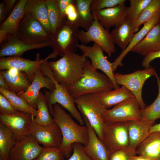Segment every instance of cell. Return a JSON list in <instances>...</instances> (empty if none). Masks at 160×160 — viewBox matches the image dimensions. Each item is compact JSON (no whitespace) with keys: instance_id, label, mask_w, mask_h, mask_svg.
<instances>
[{"instance_id":"28","label":"cell","mask_w":160,"mask_h":160,"mask_svg":"<svg viewBox=\"0 0 160 160\" xmlns=\"http://www.w3.org/2000/svg\"><path fill=\"white\" fill-rule=\"evenodd\" d=\"M134 24L128 18L115 27L110 33L114 43L124 51L131 41L134 34Z\"/></svg>"},{"instance_id":"36","label":"cell","mask_w":160,"mask_h":160,"mask_svg":"<svg viewBox=\"0 0 160 160\" xmlns=\"http://www.w3.org/2000/svg\"><path fill=\"white\" fill-rule=\"evenodd\" d=\"M48 17L53 34L62 21L57 0H46Z\"/></svg>"},{"instance_id":"21","label":"cell","mask_w":160,"mask_h":160,"mask_svg":"<svg viewBox=\"0 0 160 160\" xmlns=\"http://www.w3.org/2000/svg\"><path fill=\"white\" fill-rule=\"evenodd\" d=\"M89 132L87 145L84 146L86 154L93 160H108V153L87 118L82 115Z\"/></svg>"},{"instance_id":"33","label":"cell","mask_w":160,"mask_h":160,"mask_svg":"<svg viewBox=\"0 0 160 160\" xmlns=\"http://www.w3.org/2000/svg\"><path fill=\"white\" fill-rule=\"evenodd\" d=\"M0 92L8 100L17 111L28 113L34 118L37 114V110L30 106L23 98L9 90L0 87Z\"/></svg>"},{"instance_id":"9","label":"cell","mask_w":160,"mask_h":160,"mask_svg":"<svg viewBox=\"0 0 160 160\" xmlns=\"http://www.w3.org/2000/svg\"><path fill=\"white\" fill-rule=\"evenodd\" d=\"M100 140L108 153L129 146L127 122H104Z\"/></svg>"},{"instance_id":"1","label":"cell","mask_w":160,"mask_h":160,"mask_svg":"<svg viewBox=\"0 0 160 160\" xmlns=\"http://www.w3.org/2000/svg\"><path fill=\"white\" fill-rule=\"evenodd\" d=\"M50 114L62 132L63 141L59 148L65 157L69 158L73 151L74 143H79L84 146L87 144L89 139L88 128L86 125L76 123L58 103L53 105Z\"/></svg>"},{"instance_id":"18","label":"cell","mask_w":160,"mask_h":160,"mask_svg":"<svg viewBox=\"0 0 160 160\" xmlns=\"http://www.w3.org/2000/svg\"><path fill=\"white\" fill-rule=\"evenodd\" d=\"M44 88L53 91L55 87L53 81L48 77L45 76L39 68L36 70L34 79L27 89L25 92L17 94L30 106L37 109L36 101L40 90Z\"/></svg>"},{"instance_id":"42","label":"cell","mask_w":160,"mask_h":160,"mask_svg":"<svg viewBox=\"0 0 160 160\" xmlns=\"http://www.w3.org/2000/svg\"><path fill=\"white\" fill-rule=\"evenodd\" d=\"M19 111L14 107L7 98L0 93V114L12 115Z\"/></svg>"},{"instance_id":"10","label":"cell","mask_w":160,"mask_h":160,"mask_svg":"<svg viewBox=\"0 0 160 160\" xmlns=\"http://www.w3.org/2000/svg\"><path fill=\"white\" fill-rule=\"evenodd\" d=\"M78 35L81 44H85L93 41L99 45L109 57L115 52V44L109 31L95 18L88 30H79Z\"/></svg>"},{"instance_id":"46","label":"cell","mask_w":160,"mask_h":160,"mask_svg":"<svg viewBox=\"0 0 160 160\" xmlns=\"http://www.w3.org/2000/svg\"><path fill=\"white\" fill-rule=\"evenodd\" d=\"M5 11L6 15L10 14L12 12L13 6L17 1L16 0H5Z\"/></svg>"},{"instance_id":"16","label":"cell","mask_w":160,"mask_h":160,"mask_svg":"<svg viewBox=\"0 0 160 160\" xmlns=\"http://www.w3.org/2000/svg\"><path fill=\"white\" fill-rule=\"evenodd\" d=\"M43 147L31 135L17 139L9 153V160H33Z\"/></svg>"},{"instance_id":"47","label":"cell","mask_w":160,"mask_h":160,"mask_svg":"<svg viewBox=\"0 0 160 160\" xmlns=\"http://www.w3.org/2000/svg\"><path fill=\"white\" fill-rule=\"evenodd\" d=\"M5 3L1 2L0 4V22H3L6 17L5 11Z\"/></svg>"},{"instance_id":"44","label":"cell","mask_w":160,"mask_h":160,"mask_svg":"<svg viewBox=\"0 0 160 160\" xmlns=\"http://www.w3.org/2000/svg\"><path fill=\"white\" fill-rule=\"evenodd\" d=\"M160 58V50L151 52L145 56L141 63L142 66L145 68L151 67V62L155 59Z\"/></svg>"},{"instance_id":"4","label":"cell","mask_w":160,"mask_h":160,"mask_svg":"<svg viewBox=\"0 0 160 160\" xmlns=\"http://www.w3.org/2000/svg\"><path fill=\"white\" fill-rule=\"evenodd\" d=\"M79 30L66 18L62 21L52 34L50 47L53 50L50 54L51 58H55L58 55L62 57L68 53L75 52L79 41L78 35Z\"/></svg>"},{"instance_id":"31","label":"cell","mask_w":160,"mask_h":160,"mask_svg":"<svg viewBox=\"0 0 160 160\" xmlns=\"http://www.w3.org/2000/svg\"><path fill=\"white\" fill-rule=\"evenodd\" d=\"M17 138L5 125L0 122V157L3 160H9L10 151Z\"/></svg>"},{"instance_id":"20","label":"cell","mask_w":160,"mask_h":160,"mask_svg":"<svg viewBox=\"0 0 160 160\" xmlns=\"http://www.w3.org/2000/svg\"><path fill=\"white\" fill-rule=\"evenodd\" d=\"M27 0H20L8 17L1 24L0 44L16 34L19 24L25 15L24 8Z\"/></svg>"},{"instance_id":"49","label":"cell","mask_w":160,"mask_h":160,"mask_svg":"<svg viewBox=\"0 0 160 160\" xmlns=\"http://www.w3.org/2000/svg\"><path fill=\"white\" fill-rule=\"evenodd\" d=\"M132 160H154L148 157L142 156H135L133 158Z\"/></svg>"},{"instance_id":"34","label":"cell","mask_w":160,"mask_h":160,"mask_svg":"<svg viewBox=\"0 0 160 160\" xmlns=\"http://www.w3.org/2000/svg\"><path fill=\"white\" fill-rule=\"evenodd\" d=\"M155 76L158 88L157 97L151 104L146 106L143 109H140L141 118L153 122L160 119V79L157 74Z\"/></svg>"},{"instance_id":"35","label":"cell","mask_w":160,"mask_h":160,"mask_svg":"<svg viewBox=\"0 0 160 160\" xmlns=\"http://www.w3.org/2000/svg\"><path fill=\"white\" fill-rule=\"evenodd\" d=\"M159 12L160 0H152L134 23V33L138 31L142 24L151 20Z\"/></svg>"},{"instance_id":"27","label":"cell","mask_w":160,"mask_h":160,"mask_svg":"<svg viewBox=\"0 0 160 160\" xmlns=\"http://www.w3.org/2000/svg\"><path fill=\"white\" fill-rule=\"evenodd\" d=\"M135 154L160 160V131L150 133L137 147Z\"/></svg>"},{"instance_id":"41","label":"cell","mask_w":160,"mask_h":160,"mask_svg":"<svg viewBox=\"0 0 160 160\" xmlns=\"http://www.w3.org/2000/svg\"><path fill=\"white\" fill-rule=\"evenodd\" d=\"M84 146L79 143H74L73 154L67 160H93L85 152Z\"/></svg>"},{"instance_id":"37","label":"cell","mask_w":160,"mask_h":160,"mask_svg":"<svg viewBox=\"0 0 160 160\" xmlns=\"http://www.w3.org/2000/svg\"><path fill=\"white\" fill-rule=\"evenodd\" d=\"M152 0H129L128 18L134 23L139 15Z\"/></svg>"},{"instance_id":"29","label":"cell","mask_w":160,"mask_h":160,"mask_svg":"<svg viewBox=\"0 0 160 160\" xmlns=\"http://www.w3.org/2000/svg\"><path fill=\"white\" fill-rule=\"evenodd\" d=\"M24 10L25 14H31L47 31L51 33L46 0H27Z\"/></svg>"},{"instance_id":"17","label":"cell","mask_w":160,"mask_h":160,"mask_svg":"<svg viewBox=\"0 0 160 160\" xmlns=\"http://www.w3.org/2000/svg\"><path fill=\"white\" fill-rule=\"evenodd\" d=\"M129 12V7L124 4L92 12L94 18L108 30L111 27H115L127 19Z\"/></svg>"},{"instance_id":"6","label":"cell","mask_w":160,"mask_h":160,"mask_svg":"<svg viewBox=\"0 0 160 160\" xmlns=\"http://www.w3.org/2000/svg\"><path fill=\"white\" fill-rule=\"evenodd\" d=\"M16 34L23 41L30 44H39L52 41V34L29 13H25L23 16Z\"/></svg>"},{"instance_id":"19","label":"cell","mask_w":160,"mask_h":160,"mask_svg":"<svg viewBox=\"0 0 160 160\" xmlns=\"http://www.w3.org/2000/svg\"><path fill=\"white\" fill-rule=\"evenodd\" d=\"M0 49V57L21 56L23 53L30 50L50 47L51 42L32 44L27 43L21 39L16 34L5 40Z\"/></svg>"},{"instance_id":"32","label":"cell","mask_w":160,"mask_h":160,"mask_svg":"<svg viewBox=\"0 0 160 160\" xmlns=\"http://www.w3.org/2000/svg\"><path fill=\"white\" fill-rule=\"evenodd\" d=\"M37 114L34 119L35 123L42 125H47L54 121L50 113L44 93L40 91L36 99Z\"/></svg>"},{"instance_id":"12","label":"cell","mask_w":160,"mask_h":160,"mask_svg":"<svg viewBox=\"0 0 160 160\" xmlns=\"http://www.w3.org/2000/svg\"><path fill=\"white\" fill-rule=\"evenodd\" d=\"M77 46L83 54L89 58L91 65L94 69L101 70L110 79L113 84L114 89L119 88L114 78L113 63L108 60L107 57L103 54V50L99 45L94 43L91 46L82 44H78Z\"/></svg>"},{"instance_id":"26","label":"cell","mask_w":160,"mask_h":160,"mask_svg":"<svg viewBox=\"0 0 160 160\" xmlns=\"http://www.w3.org/2000/svg\"><path fill=\"white\" fill-rule=\"evenodd\" d=\"M94 94L100 103L107 109L135 97L132 92L124 86L113 90L105 91Z\"/></svg>"},{"instance_id":"39","label":"cell","mask_w":160,"mask_h":160,"mask_svg":"<svg viewBox=\"0 0 160 160\" xmlns=\"http://www.w3.org/2000/svg\"><path fill=\"white\" fill-rule=\"evenodd\" d=\"M136 149L129 146L108 153V160H132Z\"/></svg>"},{"instance_id":"15","label":"cell","mask_w":160,"mask_h":160,"mask_svg":"<svg viewBox=\"0 0 160 160\" xmlns=\"http://www.w3.org/2000/svg\"><path fill=\"white\" fill-rule=\"evenodd\" d=\"M34 117L28 113L19 111L10 115L0 114V121L13 133L17 139L30 135Z\"/></svg>"},{"instance_id":"30","label":"cell","mask_w":160,"mask_h":160,"mask_svg":"<svg viewBox=\"0 0 160 160\" xmlns=\"http://www.w3.org/2000/svg\"><path fill=\"white\" fill-rule=\"evenodd\" d=\"M92 0H74L78 13V17L74 25L78 28L81 27L88 30L94 20L90 8Z\"/></svg>"},{"instance_id":"45","label":"cell","mask_w":160,"mask_h":160,"mask_svg":"<svg viewBox=\"0 0 160 160\" xmlns=\"http://www.w3.org/2000/svg\"><path fill=\"white\" fill-rule=\"evenodd\" d=\"M59 9L63 20L66 18L65 10L67 7L74 2V0H57Z\"/></svg>"},{"instance_id":"7","label":"cell","mask_w":160,"mask_h":160,"mask_svg":"<svg viewBox=\"0 0 160 160\" xmlns=\"http://www.w3.org/2000/svg\"><path fill=\"white\" fill-rule=\"evenodd\" d=\"M157 74L154 69L151 67L143 70H138L129 74H122L118 73L114 74L116 83L127 88L134 94L139 104L140 108L146 106L142 97L143 85L146 80Z\"/></svg>"},{"instance_id":"25","label":"cell","mask_w":160,"mask_h":160,"mask_svg":"<svg viewBox=\"0 0 160 160\" xmlns=\"http://www.w3.org/2000/svg\"><path fill=\"white\" fill-rule=\"evenodd\" d=\"M160 21V12L151 20L143 24L142 28L138 32L134 34L130 42L124 51L113 63V69L114 71L119 66L123 65L122 61L125 56L145 36L150 30Z\"/></svg>"},{"instance_id":"43","label":"cell","mask_w":160,"mask_h":160,"mask_svg":"<svg viewBox=\"0 0 160 160\" xmlns=\"http://www.w3.org/2000/svg\"><path fill=\"white\" fill-rule=\"evenodd\" d=\"M65 15L68 21L74 25L77 18L78 13L74 2L67 7L65 10Z\"/></svg>"},{"instance_id":"5","label":"cell","mask_w":160,"mask_h":160,"mask_svg":"<svg viewBox=\"0 0 160 160\" xmlns=\"http://www.w3.org/2000/svg\"><path fill=\"white\" fill-rule=\"evenodd\" d=\"M74 102L81 115L87 118L100 140L104 123L103 116L107 109L100 103L93 94L83 95L75 99Z\"/></svg>"},{"instance_id":"13","label":"cell","mask_w":160,"mask_h":160,"mask_svg":"<svg viewBox=\"0 0 160 160\" xmlns=\"http://www.w3.org/2000/svg\"><path fill=\"white\" fill-rule=\"evenodd\" d=\"M51 58L49 55L44 59H40L39 54H37L36 58L31 60L21 56H10L2 57L0 59V71L12 69L25 73L31 83L33 81L36 70L44 62Z\"/></svg>"},{"instance_id":"2","label":"cell","mask_w":160,"mask_h":160,"mask_svg":"<svg viewBox=\"0 0 160 160\" xmlns=\"http://www.w3.org/2000/svg\"><path fill=\"white\" fill-rule=\"evenodd\" d=\"M86 57L75 52L67 54L55 61H48L54 78L59 84L69 87L82 76Z\"/></svg>"},{"instance_id":"11","label":"cell","mask_w":160,"mask_h":160,"mask_svg":"<svg viewBox=\"0 0 160 160\" xmlns=\"http://www.w3.org/2000/svg\"><path fill=\"white\" fill-rule=\"evenodd\" d=\"M140 109L135 97L114 105L112 109H106L103 116V121L112 123L140 119Z\"/></svg>"},{"instance_id":"24","label":"cell","mask_w":160,"mask_h":160,"mask_svg":"<svg viewBox=\"0 0 160 160\" xmlns=\"http://www.w3.org/2000/svg\"><path fill=\"white\" fill-rule=\"evenodd\" d=\"M9 90L18 94L25 92L31 83L26 74L22 71L12 69L1 71Z\"/></svg>"},{"instance_id":"50","label":"cell","mask_w":160,"mask_h":160,"mask_svg":"<svg viewBox=\"0 0 160 160\" xmlns=\"http://www.w3.org/2000/svg\"><path fill=\"white\" fill-rule=\"evenodd\" d=\"M156 131H160V123L152 125L150 129V133Z\"/></svg>"},{"instance_id":"52","label":"cell","mask_w":160,"mask_h":160,"mask_svg":"<svg viewBox=\"0 0 160 160\" xmlns=\"http://www.w3.org/2000/svg\"><path fill=\"white\" fill-rule=\"evenodd\" d=\"M159 79H160V77H159Z\"/></svg>"},{"instance_id":"22","label":"cell","mask_w":160,"mask_h":160,"mask_svg":"<svg viewBox=\"0 0 160 160\" xmlns=\"http://www.w3.org/2000/svg\"><path fill=\"white\" fill-rule=\"evenodd\" d=\"M129 146L136 149L150 134V129L154 122L141 119L127 121Z\"/></svg>"},{"instance_id":"3","label":"cell","mask_w":160,"mask_h":160,"mask_svg":"<svg viewBox=\"0 0 160 160\" xmlns=\"http://www.w3.org/2000/svg\"><path fill=\"white\" fill-rule=\"evenodd\" d=\"M68 88L70 94L74 99L84 94H96L114 89L110 79L94 69L91 61L87 59L82 76L76 82Z\"/></svg>"},{"instance_id":"51","label":"cell","mask_w":160,"mask_h":160,"mask_svg":"<svg viewBox=\"0 0 160 160\" xmlns=\"http://www.w3.org/2000/svg\"><path fill=\"white\" fill-rule=\"evenodd\" d=\"M0 160H3L2 158L1 157H0Z\"/></svg>"},{"instance_id":"40","label":"cell","mask_w":160,"mask_h":160,"mask_svg":"<svg viewBox=\"0 0 160 160\" xmlns=\"http://www.w3.org/2000/svg\"><path fill=\"white\" fill-rule=\"evenodd\" d=\"M126 0H92L90 6L91 12L112 7L124 4Z\"/></svg>"},{"instance_id":"8","label":"cell","mask_w":160,"mask_h":160,"mask_svg":"<svg viewBox=\"0 0 160 160\" xmlns=\"http://www.w3.org/2000/svg\"><path fill=\"white\" fill-rule=\"evenodd\" d=\"M52 80L55 85V89L51 91L45 89L44 93L50 113L52 111L53 105L58 103L67 110L80 125H84L82 116L76 107L74 99L70 94L68 87L57 83L55 79Z\"/></svg>"},{"instance_id":"48","label":"cell","mask_w":160,"mask_h":160,"mask_svg":"<svg viewBox=\"0 0 160 160\" xmlns=\"http://www.w3.org/2000/svg\"><path fill=\"white\" fill-rule=\"evenodd\" d=\"M0 87L9 90L3 76L0 73Z\"/></svg>"},{"instance_id":"14","label":"cell","mask_w":160,"mask_h":160,"mask_svg":"<svg viewBox=\"0 0 160 160\" xmlns=\"http://www.w3.org/2000/svg\"><path fill=\"white\" fill-rule=\"evenodd\" d=\"M30 135L43 147L59 148L63 141L61 130L55 121L47 125H39L33 122Z\"/></svg>"},{"instance_id":"23","label":"cell","mask_w":160,"mask_h":160,"mask_svg":"<svg viewBox=\"0 0 160 160\" xmlns=\"http://www.w3.org/2000/svg\"><path fill=\"white\" fill-rule=\"evenodd\" d=\"M160 50V21L149 31L145 36L130 52L145 57L148 53Z\"/></svg>"},{"instance_id":"38","label":"cell","mask_w":160,"mask_h":160,"mask_svg":"<svg viewBox=\"0 0 160 160\" xmlns=\"http://www.w3.org/2000/svg\"><path fill=\"white\" fill-rule=\"evenodd\" d=\"M65 158L59 148L43 147L39 154L33 160H65Z\"/></svg>"}]
</instances>
